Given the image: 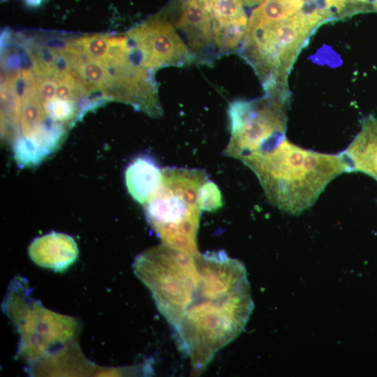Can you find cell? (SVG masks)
I'll return each instance as SVG.
<instances>
[{"mask_svg": "<svg viewBox=\"0 0 377 377\" xmlns=\"http://www.w3.org/2000/svg\"><path fill=\"white\" fill-rule=\"evenodd\" d=\"M208 179L200 169L162 168L160 186L143 206L147 221L163 244L198 252L197 235L203 211L201 191Z\"/></svg>", "mask_w": 377, "mask_h": 377, "instance_id": "277c9868", "label": "cell"}, {"mask_svg": "<svg viewBox=\"0 0 377 377\" xmlns=\"http://www.w3.org/2000/svg\"><path fill=\"white\" fill-rule=\"evenodd\" d=\"M331 20L325 8L317 7L279 20L247 24L240 53L265 91L288 89V76L301 50L318 27Z\"/></svg>", "mask_w": 377, "mask_h": 377, "instance_id": "3957f363", "label": "cell"}, {"mask_svg": "<svg viewBox=\"0 0 377 377\" xmlns=\"http://www.w3.org/2000/svg\"><path fill=\"white\" fill-rule=\"evenodd\" d=\"M133 269L194 374L242 333L253 311L246 268L223 251L191 253L163 244L139 255Z\"/></svg>", "mask_w": 377, "mask_h": 377, "instance_id": "6da1fadb", "label": "cell"}, {"mask_svg": "<svg viewBox=\"0 0 377 377\" xmlns=\"http://www.w3.org/2000/svg\"><path fill=\"white\" fill-rule=\"evenodd\" d=\"M218 55L235 51L243 40L248 18L243 0H209Z\"/></svg>", "mask_w": 377, "mask_h": 377, "instance_id": "ba28073f", "label": "cell"}, {"mask_svg": "<svg viewBox=\"0 0 377 377\" xmlns=\"http://www.w3.org/2000/svg\"><path fill=\"white\" fill-rule=\"evenodd\" d=\"M201 202L203 211H215L222 206L221 191L209 179L205 182L202 188Z\"/></svg>", "mask_w": 377, "mask_h": 377, "instance_id": "e0dca14e", "label": "cell"}, {"mask_svg": "<svg viewBox=\"0 0 377 377\" xmlns=\"http://www.w3.org/2000/svg\"><path fill=\"white\" fill-rule=\"evenodd\" d=\"M374 10L377 12V0H374Z\"/></svg>", "mask_w": 377, "mask_h": 377, "instance_id": "ffe728a7", "label": "cell"}, {"mask_svg": "<svg viewBox=\"0 0 377 377\" xmlns=\"http://www.w3.org/2000/svg\"><path fill=\"white\" fill-rule=\"evenodd\" d=\"M341 154L350 172H363L377 181V119L371 115L364 118L360 131Z\"/></svg>", "mask_w": 377, "mask_h": 377, "instance_id": "9c48e42d", "label": "cell"}, {"mask_svg": "<svg viewBox=\"0 0 377 377\" xmlns=\"http://www.w3.org/2000/svg\"><path fill=\"white\" fill-rule=\"evenodd\" d=\"M77 43L82 47L87 57L103 65H106L110 57L112 47V37L93 35L80 38Z\"/></svg>", "mask_w": 377, "mask_h": 377, "instance_id": "9a60e30c", "label": "cell"}, {"mask_svg": "<svg viewBox=\"0 0 377 377\" xmlns=\"http://www.w3.org/2000/svg\"><path fill=\"white\" fill-rule=\"evenodd\" d=\"M241 161L254 172L269 202L293 215L310 208L332 179L350 172L341 153L304 149L286 137Z\"/></svg>", "mask_w": 377, "mask_h": 377, "instance_id": "7a4b0ae2", "label": "cell"}, {"mask_svg": "<svg viewBox=\"0 0 377 377\" xmlns=\"http://www.w3.org/2000/svg\"><path fill=\"white\" fill-rule=\"evenodd\" d=\"M325 8L332 20L375 11L374 0H324Z\"/></svg>", "mask_w": 377, "mask_h": 377, "instance_id": "5bb4252c", "label": "cell"}, {"mask_svg": "<svg viewBox=\"0 0 377 377\" xmlns=\"http://www.w3.org/2000/svg\"><path fill=\"white\" fill-rule=\"evenodd\" d=\"M263 0H243L244 6L253 7L260 4Z\"/></svg>", "mask_w": 377, "mask_h": 377, "instance_id": "d6986e66", "label": "cell"}, {"mask_svg": "<svg viewBox=\"0 0 377 377\" xmlns=\"http://www.w3.org/2000/svg\"><path fill=\"white\" fill-rule=\"evenodd\" d=\"M43 105L47 117L54 121L68 122L75 114V108L73 101L54 97L43 102Z\"/></svg>", "mask_w": 377, "mask_h": 377, "instance_id": "2e32d148", "label": "cell"}, {"mask_svg": "<svg viewBox=\"0 0 377 377\" xmlns=\"http://www.w3.org/2000/svg\"><path fill=\"white\" fill-rule=\"evenodd\" d=\"M290 94L265 91L258 98L236 100L228 107L230 138L223 154L239 161L269 147L285 136Z\"/></svg>", "mask_w": 377, "mask_h": 377, "instance_id": "5b68a950", "label": "cell"}, {"mask_svg": "<svg viewBox=\"0 0 377 377\" xmlns=\"http://www.w3.org/2000/svg\"><path fill=\"white\" fill-rule=\"evenodd\" d=\"M29 254L37 264L60 270L76 259L77 249L71 237L52 232L35 239L29 247Z\"/></svg>", "mask_w": 377, "mask_h": 377, "instance_id": "30bf717a", "label": "cell"}, {"mask_svg": "<svg viewBox=\"0 0 377 377\" xmlns=\"http://www.w3.org/2000/svg\"><path fill=\"white\" fill-rule=\"evenodd\" d=\"M140 64L152 71L183 66L196 59L165 14H158L128 33Z\"/></svg>", "mask_w": 377, "mask_h": 377, "instance_id": "52a82bcc", "label": "cell"}, {"mask_svg": "<svg viewBox=\"0 0 377 377\" xmlns=\"http://www.w3.org/2000/svg\"><path fill=\"white\" fill-rule=\"evenodd\" d=\"M305 0H263L252 10L247 24H260L288 17L302 10Z\"/></svg>", "mask_w": 377, "mask_h": 377, "instance_id": "7c38bea8", "label": "cell"}, {"mask_svg": "<svg viewBox=\"0 0 377 377\" xmlns=\"http://www.w3.org/2000/svg\"><path fill=\"white\" fill-rule=\"evenodd\" d=\"M37 80V88L43 102L55 97L57 80L54 75L39 76Z\"/></svg>", "mask_w": 377, "mask_h": 377, "instance_id": "ac0fdd59", "label": "cell"}, {"mask_svg": "<svg viewBox=\"0 0 377 377\" xmlns=\"http://www.w3.org/2000/svg\"><path fill=\"white\" fill-rule=\"evenodd\" d=\"M78 56V61H74L75 69L87 81L98 87H110V91L114 86V79L108 67L94 60L82 61Z\"/></svg>", "mask_w": 377, "mask_h": 377, "instance_id": "4fadbf2b", "label": "cell"}, {"mask_svg": "<svg viewBox=\"0 0 377 377\" xmlns=\"http://www.w3.org/2000/svg\"><path fill=\"white\" fill-rule=\"evenodd\" d=\"M27 286H23V297H18L20 302L8 294L15 302L8 296L6 300L14 304L15 307L7 303L6 307L8 316L21 336L19 353L30 356L32 361L52 355V344L57 347V343L61 346L65 343L52 334L57 335L59 332L73 334L76 323L72 318L50 311L31 297H27Z\"/></svg>", "mask_w": 377, "mask_h": 377, "instance_id": "8992f818", "label": "cell"}, {"mask_svg": "<svg viewBox=\"0 0 377 377\" xmlns=\"http://www.w3.org/2000/svg\"><path fill=\"white\" fill-rule=\"evenodd\" d=\"M161 178L162 169L148 156L136 157L127 165L125 171L128 193L142 205L158 191Z\"/></svg>", "mask_w": 377, "mask_h": 377, "instance_id": "8fae6325", "label": "cell"}]
</instances>
